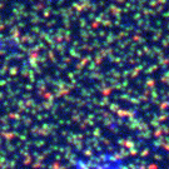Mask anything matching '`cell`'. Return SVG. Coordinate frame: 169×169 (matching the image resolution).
I'll use <instances>...</instances> for the list:
<instances>
[{"label": "cell", "mask_w": 169, "mask_h": 169, "mask_svg": "<svg viewBox=\"0 0 169 169\" xmlns=\"http://www.w3.org/2000/svg\"><path fill=\"white\" fill-rule=\"evenodd\" d=\"M77 169H127L123 160L117 159H99V160H83L77 163Z\"/></svg>", "instance_id": "1"}]
</instances>
